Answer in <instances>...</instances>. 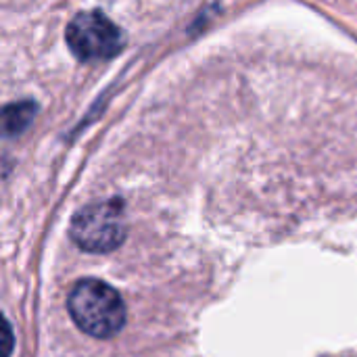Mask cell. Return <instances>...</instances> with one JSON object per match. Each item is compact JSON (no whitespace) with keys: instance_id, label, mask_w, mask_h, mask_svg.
<instances>
[{"instance_id":"obj_1","label":"cell","mask_w":357,"mask_h":357,"mask_svg":"<svg viewBox=\"0 0 357 357\" xmlns=\"http://www.w3.org/2000/svg\"><path fill=\"white\" fill-rule=\"evenodd\" d=\"M67 310L75 326L94 339H113L126 324V303L107 282L84 278L73 284Z\"/></svg>"},{"instance_id":"obj_2","label":"cell","mask_w":357,"mask_h":357,"mask_svg":"<svg viewBox=\"0 0 357 357\" xmlns=\"http://www.w3.org/2000/svg\"><path fill=\"white\" fill-rule=\"evenodd\" d=\"M128 220L119 199L100 201L79 209L69 226L71 241L88 253H111L126 241Z\"/></svg>"},{"instance_id":"obj_3","label":"cell","mask_w":357,"mask_h":357,"mask_svg":"<svg viewBox=\"0 0 357 357\" xmlns=\"http://www.w3.org/2000/svg\"><path fill=\"white\" fill-rule=\"evenodd\" d=\"M65 40L79 61L113 59L126 44L123 29L100 10L77 13L65 29Z\"/></svg>"},{"instance_id":"obj_4","label":"cell","mask_w":357,"mask_h":357,"mask_svg":"<svg viewBox=\"0 0 357 357\" xmlns=\"http://www.w3.org/2000/svg\"><path fill=\"white\" fill-rule=\"evenodd\" d=\"M36 115V105L33 102H15L4 109V132L15 136L23 132Z\"/></svg>"},{"instance_id":"obj_5","label":"cell","mask_w":357,"mask_h":357,"mask_svg":"<svg viewBox=\"0 0 357 357\" xmlns=\"http://www.w3.org/2000/svg\"><path fill=\"white\" fill-rule=\"evenodd\" d=\"M10 345H13V335L8 322L4 320V357H10Z\"/></svg>"}]
</instances>
